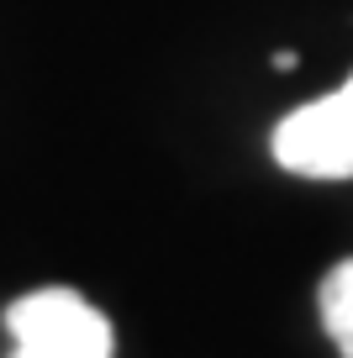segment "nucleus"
<instances>
[{
    "instance_id": "obj_1",
    "label": "nucleus",
    "mask_w": 353,
    "mask_h": 358,
    "mask_svg": "<svg viewBox=\"0 0 353 358\" xmlns=\"http://www.w3.org/2000/svg\"><path fill=\"white\" fill-rule=\"evenodd\" d=\"M16 358H111V322L79 290H32L6 311Z\"/></svg>"
},
{
    "instance_id": "obj_2",
    "label": "nucleus",
    "mask_w": 353,
    "mask_h": 358,
    "mask_svg": "<svg viewBox=\"0 0 353 358\" xmlns=\"http://www.w3.org/2000/svg\"><path fill=\"white\" fill-rule=\"evenodd\" d=\"M275 158L300 179H353V74L275 127Z\"/></svg>"
},
{
    "instance_id": "obj_3",
    "label": "nucleus",
    "mask_w": 353,
    "mask_h": 358,
    "mask_svg": "<svg viewBox=\"0 0 353 358\" xmlns=\"http://www.w3.org/2000/svg\"><path fill=\"white\" fill-rule=\"evenodd\" d=\"M321 327L338 343V353L353 358V258H342L321 280Z\"/></svg>"
}]
</instances>
